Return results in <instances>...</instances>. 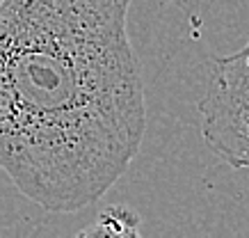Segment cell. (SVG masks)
Instances as JSON below:
<instances>
[{
  "label": "cell",
  "instance_id": "6da1fadb",
  "mask_svg": "<svg viewBox=\"0 0 249 238\" xmlns=\"http://www.w3.org/2000/svg\"><path fill=\"white\" fill-rule=\"evenodd\" d=\"M130 0H0V169L30 201L101 200L146 133Z\"/></svg>",
  "mask_w": 249,
  "mask_h": 238
},
{
  "label": "cell",
  "instance_id": "7a4b0ae2",
  "mask_svg": "<svg viewBox=\"0 0 249 238\" xmlns=\"http://www.w3.org/2000/svg\"><path fill=\"white\" fill-rule=\"evenodd\" d=\"M199 117L213 154L235 169H249V44L213 60Z\"/></svg>",
  "mask_w": 249,
  "mask_h": 238
},
{
  "label": "cell",
  "instance_id": "3957f363",
  "mask_svg": "<svg viewBox=\"0 0 249 238\" xmlns=\"http://www.w3.org/2000/svg\"><path fill=\"white\" fill-rule=\"evenodd\" d=\"M71 238H144L140 231V215L124 204L106 206L94 222L73 234Z\"/></svg>",
  "mask_w": 249,
  "mask_h": 238
}]
</instances>
